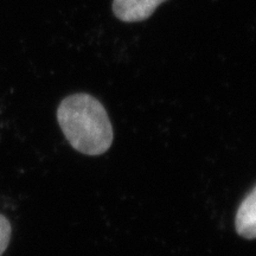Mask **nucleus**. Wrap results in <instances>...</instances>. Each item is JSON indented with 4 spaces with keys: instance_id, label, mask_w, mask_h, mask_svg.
I'll return each instance as SVG.
<instances>
[{
    "instance_id": "1",
    "label": "nucleus",
    "mask_w": 256,
    "mask_h": 256,
    "mask_svg": "<svg viewBox=\"0 0 256 256\" xmlns=\"http://www.w3.org/2000/svg\"><path fill=\"white\" fill-rule=\"evenodd\" d=\"M57 120L64 136L76 151L100 156L113 142V128L107 112L89 94H74L60 102Z\"/></svg>"
},
{
    "instance_id": "2",
    "label": "nucleus",
    "mask_w": 256,
    "mask_h": 256,
    "mask_svg": "<svg viewBox=\"0 0 256 256\" xmlns=\"http://www.w3.org/2000/svg\"><path fill=\"white\" fill-rule=\"evenodd\" d=\"M166 0H114L113 12L124 23L142 22L154 14L159 5Z\"/></svg>"
},
{
    "instance_id": "3",
    "label": "nucleus",
    "mask_w": 256,
    "mask_h": 256,
    "mask_svg": "<svg viewBox=\"0 0 256 256\" xmlns=\"http://www.w3.org/2000/svg\"><path fill=\"white\" fill-rule=\"evenodd\" d=\"M236 232L244 238H256V186L243 200L235 220Z\"/></svg>"
},
{
    "instance_id": "4",
    "label": "nucleus",
    "mask_w": 256,
    "mask_h": 256,
    "mask_svg": "<svg viewBox=\"0 0 256 256\" xmlns=\"http://www.w3.org/2000/svg\"><path fill=\"white\" fill-rule=\"evenodd\" d=\"M11 223L4 215H0V256H2L11 240Z\"/></svg>"
}]
</instances>
